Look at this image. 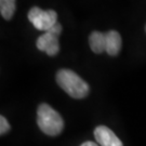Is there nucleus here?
<instances>
[{
    "instance_id": "1a4fd4ad",
    "label": "nucleus",
    "mask_w": 146,
    "mask_h": 146,
    "mask_svg": "<svg viewBox=\"0 0 146 146\" xmlns=\"http://www.w3.org/2000/svg\"><path fill=\"white\" fill-rule=\"evenodd\" d=\"M10 130V125L8 122V120L5 119L3 116L0 117V134H5Z\"/></svg>"
},
{
    "instance_id": "6e6552de",
    "label": "nucleus",
    "mask_w": 146,
    "mask_h": 146,
    "mask_svg": "<svg viewBox=\"0 0 146 146\" xmlns=\"http://www.w3.org/2000/svg\"><path fill=\"white\" fill-rule=\"evenodd\" d=\"M0 12L5 20H11L15 12V0H0Z\"/></svg>"
},
{
    "instance_id": "0eeeda50",
    "label": "nucleus",
    "mask_w": 146,
    "mask_h": 146,
    "mask_svg": "<svg viewBox=\"0 0 146 146\" xmlns=\"http://www.w3.org/2000/svg\"><path fill=\"white\" fill-rule=\"evenodd\" d=\"M89 44L94 53L106 52V34L101 31H93L89 36Z\"/></svg>"
},
{
    "instance_id": "423d86ee",
    "label": "nucleus",
    "mask_w": 146,
    "mask_h": 146,
    "mask_svg": "<svg viewBox=\"0 0 146 146\" xmlns=\"http://www.w3.org/2000/svg\"><path fill=\"white\" fill-rule=\"evenodd\" d=\"M106 34V52L110 56H115L121 49V37L116 31H110Z\"/></svg>"
},
{
    "instance_id": "f03ea898",
    "label": "nucleus",
    "mask_w": 146,
    "mask_h": 146,
    "mask_svg": "<svg viewBox=\"0 0 146 146\" xmlns=\"http://www.w3.org/2000/svg\"><path fill=\"white\" fill-rule=\"evenodd\" d=\"M37 125L47 135L55 136L62 132L64 121L61 115L50 105H39L37 110Z\"/></svg>"
},
{
    "instance_id": "20e7f679",
    "label": "nucleus",
    "mask_w": 146,
    "mask_h": 146,
    "mask_svg": "<svg viewBox=\"0 0 146 146\" xmlns=\"http://www.w3.org/2000/svg\"><path fill=\"white\" fill-rule=\"evenodd\" d=\"M28 20L37 29L46 33L58 23V14L54 10L44 11L34 7L28 12Z\"/></svg>"
},
{
    "instance_id": "39448f33",
    "label": "nucleus",
    "mask_w": 146,
    "mask_h": 146,
    "mask_svg": "<svg viewBox=\"0 0 146 146\" xmlns=\"http://www.w3.org/2000/svg\"><path fill=\"white\" fill-rule=\"evenodd\" d=\"M94 137L100 146H123L115 133L105 125H99L95 128Z\"/></svg>"
},
{
    "instance_id": "7ed1b4c3",
    "label": "nucleus",
    "mask_w": 146,
    "mask_h": 146,
    "mask_svg": "<svg viewBox=\"0 0 146 146\" xmlns=\"http://www.w3.org/2000/svg\"><path fill=\"white\" fill-rule=\"evenodd\" d=\"M62 33V25L56 23L53 27L46 33H43L41 36L37 39V48L46 52L50 56L56 55L60 51V43H58V36Z\"/></svg>"
},
{
    "instance_id": "9b49d317",
    "label": "nucleus",
    "mask_w": 146,
    "mask_h": 146,
    "mask_svg": "<svg viewBox=\"0 0 146 146\" xmlns=\"http://www.w3.org/2000/svg\"><path fill=\"white\" fill-rule=\"evenodd\" d=\"M145 31H146V27H145Z\"/></svg>"
},
{
    "instance_id": "9d476101",
    "label": "nucleus",
    "mask_w": 146,
    "mask_h": 146,
    "mask_svg": "<svg viewBox=\"0 0 146 146\" xmlns=\"http://www.w3.org/2000/svg\"><path fill=\"white\" fill-rule=\"evenodd\" d=\"M80 146H99V144H96V143H94V142H84L82 143Z\"/></svg>"
},
{
    "instance_id": "f257e3e1",
    "label": "nucleus",
    "mask_w": 146,
    "mask_h": 146,
    "mask_svg": "<svg viewBox=\"0 0 146 146\" xmlns=\"http://www.w3.org/2000/svg\"><path fill=\"white\" fill-rule=\"evenodd\" d=\"M56 82L74 99H84L89 94V84L70 69H61L56 74Z\"/></svg>"
}]
</instances>
